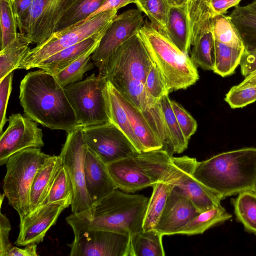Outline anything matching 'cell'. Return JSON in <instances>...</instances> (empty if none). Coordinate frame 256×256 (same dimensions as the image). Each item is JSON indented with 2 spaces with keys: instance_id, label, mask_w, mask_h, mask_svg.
Returning <instances> with one entry per match:
<instances>
[{
  "instance_id": "6da1fadb",
  "label": "cell",
  "mask_w": 256,
  "mask_h": 256,
  "mask_svg": "<svg viewBox=\"0 0 256 256\" xmlns=\"http://www.w3.org/2000/svg\"><path fill=\"white\" fill-rule=\"evenodd\" d=\"M20 90L25 115L37 123L66 132L80 126L64 88L52 74L44 70L28 72L21 80Z\"/></svg>"
},
{
  "instance_id": "7a4b0ae2",
  "label": "cell",
  "mask_w": 256,
  "mask_h": 256,
  "mask_svg": "<svg viewBox=\"0 0 256 256\" xmlns=\"http://www.w3.org/2000/svg\"><path fill=\"white\" fill-rule=\"evenodd\" d=\"M194 176L222 199L252 190L256 177V148L224 152L198 162Z\"/></svg>"
},
{
  "instance_id": "3957f363",
  "label": "cell",
  "mask_w": 256,
  "mask_h": 256,
  "mask_svg": "<svg viewBox=\"0 0 256 256\" xmlns=\"http://www.w3.org/2000/svg\"><path fill=\"white\" fill-rule=\"evenodd\" d=\"M148 200L143 194H128L116 188L94 206L90 220H80L72 213L66 220L74 233L104 230L130 236L144 230Z\"/></svg>"
},
{
  "instance_id": "277c9868",
  "label": "cell",
  "mask_w": 256,
  "mask_h": 256,
  "mask_svg": "<svg viewBox=\"0 0 256 256\" xmlns=\"http://www.w3.org/2000/svg\"><path fill=\"white\" fill-rule=\"evenodd\" d=\"M138 34L170 92L184 90L199 79L196 65L150 22H144Z\"/></svg>"
},
{
  "instance_id": "5b68a950",
  "label": "cell",
  "mask_w": 256,
  "mask_h": 256,
  "mask_svg": "<svg viewBox=\"0 0 256 256\" xmlns=\"http://www.w3.org/2000/svg\"><path fill=\"white\" fill-rule=\"evenodd\" d=\"M172 157L160 149L138 153L107 166L116 188L133 192L166 179L172 166Z\"/></svg>"
},
{
  "instance_id": "8992f818",
  "label": "cell",
  "mask_w": 256,
  "mask_h": 256,
  "mask_svg": "<svg viewBox=\"0 0 256 256\" xmlns=\"http://www.w3.org/2000/svg\"><path fill=\"white\" fill-rule=\"evenodd\" d=\"M50 156L43 152L40 148H30L12 155L6 164L4 193L20 219L30 212L32 183L38 171Z\"/></svg>"
},
{
  "instance_id": "52a82bcc",
  "label": "cell",
  "mask_w": 256,
  "mask_h": 256,
  "mask_svg": "<svg viewBox=\"0 0 256 256\" xmlns=\"http://www.w3.org/2000/svg\"><path fill=\"white\" fill-rule=\"evenodd\" d=\"M88 150L83 126H80L67 132L66 140L59 154L73 186L72 213L78 218L86 220H90L94 214V206L85 182L84 162Z\"/></svg>"
},
{
  "instance_id": "ba28073f",
  "label": "cell",
  "mask_w": 256,
  "mask_h": 256,
  "mask_svg": "<svg viewBox=\"0 0 256 256\" xmlns=\"http://www.w3.org/2000/svg\"><path fill=\"white\" fill-rule=\"evenodd\" d=\"M107 80L99 74L68 86L64 90L83 127L110 122L107 100Z\"/></svg>"
},
{
  "instance_id": "9c48e42d",
  "label": "cell",
  "mask_w": 256,
  "mask_h": 256,
  "mask_svg": "<svg viewBox=\"0 0 256 256\" xmlns=\"http://www.w3.org/2000/svg\"><path fill=\"white\" fill-rule=\"evenodd\" d=\"M117 10L100 13L88 20L30 49L20 62L18 69L29 70L60 51L92 36L104 32L117 16Z\"/></svg>"
},
{
  "instance_id": "30bf717a",
  "label": "cell",
  "mask_w": 256,
  "mask_h": 256,
  "mask_svg": "<svg viewBox=\"0 0 256 256\" xmlns=\"http://www.w3.org/2000/svg\"><path fill=\"white\" fill-rule=\"evenodd\" d=\"M153 65L138 32L110 56L99 72L110 82L126 78L137 80L144 84Z\"/></svg>"
},
{
  "instance_id": "8fae6325",
  "label": "cell",
  "mask_w": 256,
  "mask_h": 256,
  "mask_svg": "<svg viewBox=\"0 0 256 256\" xmlns=\"http://www.w3.org/2000/svg\"><path fill=\"white\" fill-rule=\"evenodd\" d=\"M190 24V58L203 70H213L215 38L212 25L214 16L205 0H187Z\"/></svg>"
},
{
  "instance_id": "7c38bea8",
  "label": "cell",
  "mask_w": 256,
  "mask_h": 256,
  "mask_svg": "<svg viewBox=\"0 0 256 256\" xmlns=\"http://www.w3.org/2000/svg\"><path fill=\"white\" fill-rule=\"evenodd\" d=\"M83 134L88 150L106 164L139 153L111 122L83 127Z\"/></svg>"
},
{
  "instance_id": "4fadbf2b",
  "label": "cell",
  "mask_w": 256,
  "mask_h": 256,
  "mask_svg": "<svg viewBox=\"0 0 256 256\" xmlns=\"http://www.w3.org/2000/svg\"><path fill=\"white\" fill-rule=\"evenodd\" d=\"M76 0H33L28 14L18 28L31 42L39 46L54 34L57 24Z\"/></svg>"
},
{
  "instance_id": "5bb4252c",
  "label": "cell",
  "mask_w": 256,
  "mask_h": 256,
  "mask_svg": "<svg viewBox=\"0 0 256 256\" xmlns=\"http://www.w3.org/2000/svg\"><path fill=\"white\" fill-rule=\"evenodd\" d=\"M172 161L167 181L186 194L200 212L221 205V196L194 176L196 158L186 156H172Z\"/></svg>"
},
{
  "instance_id": "9a60e30c",
  "label": "cell",
  "mask_w": 256,
  "mask_h": 256,
  "mask_svg": "<svg viewBox=\"0 0 256 256\" xmlns=\"http://www.w3.org/2000/svg\"><path fill=\"white\" fill-rule=\"evenodd\" d=\"M130 236L104 230L74 233L71 256H129Z\"/></svg>"
},
{
  "instance_id": "2e32d148",
  "label": "cell",
  "mask_w": 256,
  "mask_h": 256,
  "mask_svg": "<svg viewBox=\"0 0 256 256\" xmlns=\"http://www.w3.org/2000/svg\"><path fill=\"white\" fill-rule=\"evenodd\" d=\"M144 22L138 9L128 10L113 19L91 56L99 70L121 45L138 32Z\"/></svg>"
},
{
  "instance_id": "e0dca14e",
  "label": "cell",
  "mask_w": 256,
  "mask_h": 256,
  "mask_svg": "<svg viewBox=\"0 0 256 256\" xmlns=\"http://www.w3.org/2000/svg\"><path fill=\"white\" fill-rule=\"evenodd\" d=\"M8 125L0 137V165L6 164L12 155L30 148H41L44 145L42 130L37 122L20 114H13Z\"/></svg>"
},
{
  "instance_id": "ac0fdd59",
  "label": "cell",
  "mask_w": 256,
  "mask_h": 256,
  "mask_svg": "<svg viewBox=\"0 0 256 256\" xmlns=\"http://www.w3.org/2000/svg\"><path fill=\"white\" fill-rule=\"evenodd\" d=\"M68 200L41 205L20 219V232L14 244L25 246L42 242L48 230L54 225L61 212L71 206Z\"/></svg>"
},
{
  "instance_id": "d6986e66",
  "label": "cell",
  "mask_w": 256,
  "mask_h": 256,
  "mask_svg": "<svg viewBox=\"0 0 256 256\" xmlns=\"http://www.w3.org/2000/svg\"><path fill=\"white\" fill-rule=\"evenodd\" d=\"M200 212L190 199L174 186L155 230L163 236L179 234Z\"/></svg>"
},
{
  "instance_id": "ffe728a7",
  "label": "cell",
  "mask_w": 256,
  "mask_h": 256,
  "mask_svg": "<svg viewBox=\"0 0 256 256\" xmlns=\"http://www.w3.org/2000/svg\"><path fill=\"white\" fill-rule=\"evenodd\" d=\"M86 190L94 206L118 188L108 170L107 164L88 150L84 162Z\"/></svg>"
},
{
  "instance_id": "44dd1931",
  "label": "cell",
  "mask_w": 256,
  "mask_h": 256,
  "mask_svg": "<svg viewBox=\"0 0 256 256\" xmlns=\"http://www.w3.org/2000/svg\"><path fill=\"white\" fill-rule=\"evenodd\" d=\"M105 32L100 33L68 48L42 61L35 68L44 70L54 75L98 45Z\"/></svg>"
},
{
  "instance_id": "7402d4cb",
  "label": "cell",
  "mask_w": 256,
  "mask_h": 256,
  "mask_svg": "<svg viewBox=\"0 0 256 256\" xmlns=\"http://www.w3.org/2000/svg\"><path fill=\"white\" fill-rule=\"evenodd\" d=\"M62 165L60 156H50L38 170L30 188L29 212L35 210L42 204Z\"/></svg>"
},
{
  "instance_id": "603a6c76",
  "label": "cell",
  "mask_w": 256,
  "mask_h": 256,
  "mask_svg": "<svg viewBox=\"0 0 256 256\" xmlns=\"http://www.w3.org/2000/svg\"><path fill=\"white\" fill-rule=\"evenodd\" d=\"M164 35L182 52L188 54L191 44L186 2L182 5L170 6Z\"/></svg>"
},
{
  "instance_id": "cb8c5ba5",
  "label": "cell",
  "mask_w": 256,
  "mask_h": 256,
  "mask_svg": "<svg viewBox=\"0 0 256 256\" xmlns=\"http://www.w3.org/2000/svg\"><path fill=\"white\" fill-rule=\"evenodd\" d=\"M118 91V90H117ZM119 100L128 116L134 132L142 148V152L162 149V144L142 112L118 91Z\"/></svg>"
},
{
  "instance_id": "d4e9b609",
  "label": "cell",
  "mask_w": 256,
  "mask_h": 256,
  "mask_svg": "<svg viewBox=\"0 0 256 256\" xmlns=\"http://www.w3.org/2000/svg\"><path fill=\"white\" fill-rule=\"evenodd\" d=\"M246 52L256 50V0L237 6L228 16Z\"/></svg>"
},
{
  "instance_id": "484cf974",
  "label": "cell",
  "mask_w": 256,
  "mask_h": 256,
  "mask_svg": "<svg viewBox=\"0 0 256 256\" xmlns=\"http://www.w3.org/2000/svg\"><path fill=\"white\" fill-rule=\"evenodd\" d=\"M107 100L110 122L127 136L136 150L142 152V148L130 125L127 114L121 104L117 90L107 80Z\"/></svg>"
},
{
  "instance_id": "4316f807",
  "label": "cell",
  "mask_w": 256,
  "mask_h": 256,
  "mask_svg": "<svg viewBox=\"0 0 256 256\" xmlns=\"http://www.w3.org/2000/svg\"><path fill=\"white\" fill-rule=\"evenodd\" d=\"M166 180H162L153 186L149 198L143 224L144 230L155 229L174 185Z\"/></svg>"
},
{
  "instance_id": "83f0119b",
  "label": "cell",
  "mask_w": 256,
  "mask_h": 256,
  "mask_svg": "<svg viewBox=\"0 0 256 256\" xmlns=\"http://www.w3.org/2000/svg\"><path fill=\"white\" fill-rule=\"evenodd\" d=\"M105 1L106 0H76L66 10L58 21L53 36L59 35L74 28L97 10Z\"/></svg>"
},
{
  "instance_id": "f1b7e54d",
  "label": "cell",
  "mask_w": 256,
  "mask_h": 256,
  "mask_svg": "<svg viewBox=\"0 0 256 256\" xmlns=\"http://www.w3.org/2000/svg\"><path fill=\"white\" fill-rule=\"evenodd\" d=\"M164 236L155 229L130 236L129 256H164Z\"/></svg>"
},
{
  "instance_id": "f546056e",
  "label": "cell",
  "mask_w": 256,
  "mask_h": 256,
  "mask_svg": "<svg viewBox=\"0 0 256 256\" xmlns=\"http://www.w3.org/2000/svg\"><path fill=\"white\" fill-rule=\"evenodd\" d=\"M30 41L18 32L16 39L0 51V80L18 69V66L30 50Z\"/></svg>"
},
{
  "instance_id": "4dcf8cb0",
  "label": "cell",
  "mask_w": 256,
  "mask_h": 256,
  "mask_svg": "<svg viewBox=\"0 0 256 256\" xmlns=\"http://www.w3.org/2000/svg\"><path fill=\"white\" fill-rule=\"evenodd\" d=\"M221 205L200 212L186 224L179 234L189 236L202 234L211 227L232 218Z\"/></svg>"
},
{
  "instance_id": "1f68e13d",
  "label": "cell",
  "mask_w": 256,
  "mask_h": 256,
  "mask_svg": "<svg viewBox=\"0 0 256 256\" xmlns=\"http://www.w3.org/2000/svg\"><path fill=\"white\" fill-rule=\"evenodd\" d=\"M110 82V81H109ZM118 91L142 112L158 102L148 95L144 84L134 79H120L110 82Z\"/></svg>"
},
{
  "instance_id": "d6a6232c",
  "label": "cell",
  "mask_w": 256,
  "mask_h": 256,
  "mask_svg": "<svg viewBox=\"0 0 256 256\" xmlns=\"http://www.w3.org/2000/svg\"><path fill=\"white\" fill-rule=\"evenodd\" d=\"M244 51V48H232L215 40L214 72L222 77L232 74Z\"/></svg>"
},
{
  "instance_id": "836d02e7",
  "label": "cell",
  "mask_w": 256,
  "mask_h": 256,
  "mask_svg": "<svg viewBox=\"0 0 256 256\" xmlns=\"http://www.w3.org/2000/svg\"><path fill=\"white\" fill-rule=\"evenodd\" d=\"M232 202L237 220L246 231L256 234V194L252 190L242 192Z\"/></svg>"
},
{
  "instance_id": "e575fe53",
  "label": "cell",
  "mask_w": 256,
  "mask_h": 256,
  "mask_svg": "<svg viewBox=\"0 0 256 256\" xmlns=\"http://www.w3.org/2000/svg\"><path fill=\"white\" fill-rule=\"evenodd\" d=\"M98 44L64 70L54 75L58 82L63 88L80 81L83 78L84 74L94 68V64L91 60V56Z\"/></svg>"
},
{
  "instance_id": "d590c367",
  "label": "cell",
  "mask_w": 256,
  "mask_h": 256,
  "mask_svg": "<svg viewBox=\"0 0 256 256\" xmlns=\"http://www.w3.org/2000/svg\"><path fill=\"white\" fill-rule=\"evenodd\" d=\"M135 4L148 16L150 23L165 34L171 6L168 0H136Z\"/></svg>"
},
{
  "instance_id": "8d00e7d4",
  "label": "cell",
  "mask_w": 256,
  "mask_h": 256,
  "mask_svg": "<svg viewBox=\"0 0 256 256\" xmlns=\"http://www.w3.org/2000/svg\"><path fill=\"white\" fill-rule=\"evenodd\" d=\"M215 40L228 46L244 48L242 42L228 16L215 15L212 18Z\"/></svg>"
},
{
  "instance_id": "74e56055",
  "label": "cell",
  "mask_w": 256,
  "mask_h": 256,
  "mask_svg": "<svg viewBox=\"0 0 256 256\" xmlns=\"http://www.w3.org/2000/svg\"><path fill=\"white\" fill-rule=\"evenodd\" d=\"M171 100L168 94L164 95L160 100L165 121L170 134L176 154H180L186 149L188 140L184 136L173 111Z\"/></svg>"
},
{
  "instance_id": "f35d334b",
  "label": "cell",
  "mask_w": 256,
  "mask_h": 256,
  "mask_svg": "<svg viewBox=\"0 0 256 256\" xmlns=\"http://www.w3.org/2000/svg\"><path fill=\"white\" fill-rule=\"evenodd\" d=\"M0 50L14 41L18 32L12 0H0Z\"/></svg>"
},
{
  "instance_id": "ab89813d",
  "label": "cell",
  "mask_w": 256,
  "mask_h": 256,
  "mask_svg": "<svg viewBox=\"0 0 256 256\" xmlns=\"http://www.w3.org/2000/svg\"><path fill=\"white\" fill-rule=\"evenodd\" d=\"M74 188L68 172L62 165L58 172L43 204L60 201L72 202Z\"/></svg>"
},
{
  "instance_id": "60d3db41",
  "label": "cell",
  "mask_w": 256,
  "mask_h": 256,
  "mask_svg": "<svg viewBox=\"0 0 256 256\" xmlns=\"http://www.w3.org/2000/svg\"><path fill=\"white\" fill-rule=\"evenodd\" d=\"M144 86L148 96L156 102L170 92L164 78L154 64L147 75Z\"/></svg>"
},
{
  "instance_id": "b9f144b4",
  "label": "cell",
  "mask_w": 256,
  "mask_h": 256,
  "mask_svg": "<svg viewBox=\"0 0 256 256\" xmlns=\"http://www.w3.org/2000/svg\"><path fill=\"white\" fill-rule=\"evenodd\" d=\"M224 100L232 108H241L256 101V86L237 88H230Z\"/></svg>"
},
{
  "instance_id": "7bdbcfd3",
  "label": "cell",
  "mask_w": 256,
  "mask_h": 256,
  "mask_svg": "<svg viewBox=\"0 0 256 256\" xmlns=\"http://www.w3.org/2000/svg\"><path fill=\"white\" fill-rule=\"evenodd\" d=\"M171 104L179 126L185 138L189 140L196 130V121L180 104L174 100H171Z\"/></svg>"
},
{
  "instance_id": "ee69618b",
  "label": "cell",
  "mask_w": 256,
  "mask_h": 256,
  "mask_svg": "<svg viewBox=\"0 0 256 256\" xmlns=\"http://www.w3.org/2000/svg\"><path fill=\"white\" fill-rule=\"evenodd\" d=\"M13 72L0 80V134L6 121V111L10 96L12 90Z\"/></svg>"
},
{
  "instance_id": "f6af8a7d",
  "label": "cell",
  "mask_w": 256,
  "mask_h": 256,
  "mask_svg": "<svg viewBox=\"0 0 256 256\" xmlns=\"http://www.w3.org/2000/svg\"><path fill=\"white\" fill-rule=\"evenodd\" d=\"M11 225L6 216L0 212V256H6V254L12 246L9 239Z\"/></svg>"
},
{
  "instance_id": "bcb514c9",
  "label": "cell",
  "mask_w": 256,
  "mask_h": 256,
  "mask_svg": "<svg viewBox=\"0 0 256 256\" xmlns=\"http://www.w3.org/2000/svg\"><path fill=\"white\" fill-rule=\"evenodd\" d=\"M33 0H12L18 28L28 14Z\"/></svg>"
},
{
  "instance_id": "7dc6e473",
  "label": "cell",
  "mask_w": 256,
  "mask_h": 256,
  "mask_svg": "<svg viewBox=\"0 0 256 256\" xmlns=\"http://www.w3.org/2000/svg\"><path fill=\"white\" fill-rule=\"evenodd\" d=\"M240 66L242 74L244 78L256 71V50L250 52L244 51Z\"/></svg>"
},
{
  "instance_id": "c3c4849f",
  "label": "cell",
  "mask_w": 256,
  "mask_h": 256,
  "mask_svg": "<svg viewBox=\"0 0 256 256\" xmlns=\"http://www.w3.org/2000/svg\"><path fill=\"white\" fill-rule=\"evenodd\" d=\"M136 0H106L104 4L94 12L82 20L78 24L88 20L96 15L108 10H117L124 7L131 3H135ZM77 26V25H76Z\"/></svg>"
},
{
  "instance_id": "681fc988",
  "label": "cell",
  "mask_w": 256,
  "mask_h": 256,
  "mask_svg": "<svg viewBox=\"0 0 256 256\" xmlns=\"http://www.w3.org/2000/svg\"><path fill=\"white\" fill-rule=\"evenodd\" d=\"M242 0H209L207 2L214 16L224 14L228 9L238 5Z\"/></svg>"
},
{
  "instance_id": "f907efd6",
  "label": "cell",
  "mask_w": 256,
  "mask_h": 256,
  "mask_svg": "<svg viewBox=\"0 0 256 256\" xmlns=\"http://www.w3.org/2000/svg\"><path fill=\"white\" fill-rule=\"evenodd\" d=\"M36 248V244H27L24 248L12 246L6 252V256H37Z\"/></svg>"
},
{
  "instance_id": "816d5d0a",
  "label": "cell",
  "mask_w": 256,
  "mask_h": 256,
  "mask_svg": "<svg viewBox=\"0 0 256 256\" xmlns=\"http://www.w3.org/2000/svg\"><path fill=\"white\" fill-rule=\"evenodd\" d=\"M252 86H256V71L246 77L240 84L234 86L237 88H242Z\"/></svg>"
},
{
  "instance_id": "f5cc1de1",
  "label": "cell",
  "mask_w": 256,
  "mask_h": 256,
  "mask_svg": "<svg viewBox=\"0 0 256 256\" xmlns=\"http://www.w3.org/2000/svg\"><path fill=\"white\" fill-rule=\"evenodd\" d=\"M170 5L178 6L186 3L187 0H168Z\"/></svg>"
},
{
  "instance_id": "db71d44e",
  "label": "cell",
  "mask_w": 256,
  "mask_h": 256,
  "mask_svg": "<svg viewBox=\"0 0 256 256\" xmlns=\"http://www.w3.org/2000/svg\"><path fill=\"white\" fill-rule=\"evenodd\" d=\"M252 191H254V193L256 194V177L255 178Z\"/></svg>"
},
{
  "instance_id": "11a10c76",
  "label": "cell",
  "mask_w": 256,
  "mask_h": 256,
  "mask_svg": "<svg viewBox=\"0 0 256 256\" xmlns=\"http://www.w3.org/2000/svg\"><path fill=\"white\" fill-rule=\"evenodd\" d=\"M4 196H6L4 193L2 194L0 196V206H2V200H3V199L4 197Z\"/></svg>"
},
{
  "instance_id": "9f6ffc18",
  "label": "cell",
  "mask_w": 256,
  "mask_h": 256,
  "mask_svg": "<svg viewBox=\"0 0 256 256\" xmlns=\"http://www.w3.org/2000/svg\"><path fill=\"white\" fill-rule=\"evenodd\" d=\"M205 0L206 1V2H208L209 0Z\"/></svg>"
}]
</instances>
